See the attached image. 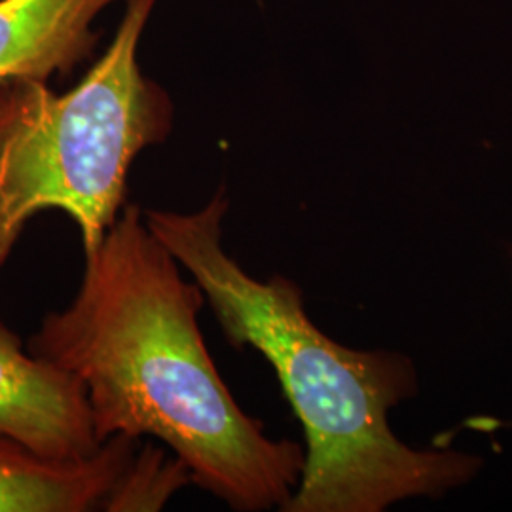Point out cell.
<instances>
[{
	"label": "cell",
	"mask_w": 512,
	"mask_h": 512,
	"mask_svg": "<svg viewBox=\"0 0 512 512\" xmlns=\"http://www.w3.org/2000/svg\"><path fill=\"white\" fill-rule=\"evenodd\" d=\"M137 442L116 435L92 456L54 459L0 433V512L129 511Z\"/></svg>",
	"instance_id": "5"
},
{
	"label": "cell",
	"mask_w": 512,
	"mask_h": 512,
	"mask_svg": "<svg viewBox=\"0 0 512 512\" xmlns=\"http://www.w3.org/2000/svg\"><path fill=\"white\" fill-rule=\"evenodd\" d=\"M84 258L73 302L44 317L27 349L84 387L99 442L158 439L230 509L283 511L306 452L270 439L239 408L203 342L202 289L184 279L145 211L126 203Z\"/></svg>",
	"instance_id": "1"
},
{
	"label": "cell",
	"mask_w": 512,
	"mask_h": 512,
	"mask_svg": "<svg viewBox=\"0 0 512 512\" xmlns=\"http://www.w3.org/2000/svg\"><path fill=\"white\" fill-rule=\"evenodd\" d=\"M114 2L0 0V84L73 73L95 52V21Z\"/></svg>",
	"instance_id": "6"
},
{
	"label": "cell",
	"mask_w": 512,
	"mask_h": 512,
	"mask_svg": "<svg viewBox=\"0 0 512 512\" xmlns=\"http://www.w3.org/2000/svg\"><path fill=\"white\" fill-rule=\"evenodd\" d=\"M158 0H126L109 48L69 92L14 78L0 84V274L27 224L59 209L93 251L126 207L135 158L164 143L175 109L139 65Z\"/></svg>",
	"instance_id": "3"
},
{
	"label": "cell",
	"mask_w": 512,
	"mask_h": 512,
	"mask_svg": "<svg viewBox=\"0 0 512 512\" xmlns=\"http://www.w3.org/2000/svg\"><path fill=\"white\" fill-rule=\"evenodd\" d=\"M228 207L220 186L198 211L148 209L145 219L200 285L228 342L256 349L272 365L302 423L308 452L283 512H380L475 475L478 458L418 452L393 435L389 408L416 389L410 361L334 342L308 317L291 279L260 281L247 274L224 247Z\"/></svg>",
	"instance_id": "2"
},
{
	"label": "cell",
	"mask_w": 512,
	"mask_h": 512,
	"mask_svg": "<svg viewBox=\"0 0 512 512\" xmlns=\"http://www.w3.org/2000/svg\"><path fill=\"white\" fill-rule=\"evenodd\" d=\"M0 433L40 456L78 459L95 454L86 393L73 374L29 349L18 334L0 323Z\"/></svg>",
	"instance_id": "4"
}]
</instances>
